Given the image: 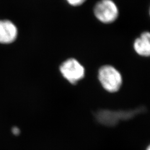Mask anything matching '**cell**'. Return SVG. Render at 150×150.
<instances>
[{
    "instance_id": "6da1fadb",
    "label": "cell",
    "mask_w": 150,
    "mask_h": 150,
    "mask_svg": "<svg viewBox=\"0 0 150 150\" xmlns=\"http://www.w3.org/2000/svg\"><path fill=\"white\" fill-rule=\"evenodd\" d=\"M97 78L105 91L111 93L118 92L123 84L122 74L115 67L110 64H105L99 68Z\"/></svg>"
},
{
    "instance_id": "7a4b0ae2",
    "label": "cell",
    "mask_w": 150,
    "mask_h": 150,
    "mask_svg": "<svg viewBox=\"0 0 150 150\" xmlns=\"http://www.w3.org/2000/svg\"><path fill=\"white\" fill-rule=\"evenodd\" d=\"M59 75L72 85H76L82 80L86 75L84 66L78 59L70 57L64 60L59 66Z\"/></svg>"
},
{
    "instance_id": "3957f363",
    "label": "cell",
    "mask_w": 150,
    "mask_h": 150,
    "mask_svg": "<svg viewBox=\"0 0 150 150\" xmlns=\"http://www.w3.org/2000/svg\"><path fill=\"white\" fill-rule=\"evenodd\" d=\"M95 17L103 24H111L119 16L118 6L113 0H98L93 8Z\"/></svg>"
},
{
    "instance_id": "277c9868",
    "label": "cell",
    "mask_w": 150,
    "mask_h": 150,
    "mask_svg": "<svg viewBox=\"0 0 150 150\" xmlns=\"http://www.w3.org/2000/svg\"><path fill=\"white\" fill-rule=\"evenodd\" d=\"M19 30L15 22L8 18H0V45L9 46L15 43Z\"/></svg>"
},
{
    "instance_id": "5b68a950",
    "label": "cell",
    "mask_w": 150,
    "mask_h": 150,
    "mask_svg": "<svg viewBox=\"0 0 150 150\" xmlns=\"http://www.w3.org/2000/svg\"><path fill=\"white\" fill-rule=\"evenodd\" d=\"M134 52L139 56L150 57V32H142L133 43Z\"/></svg>"
},
{
    "instance_id": "8992f818",
    "label": "cell",
    "mask_w": 150,
    "mask_h": 150,
    "mask_svg": "<svg viewBox=\"0 0 150 150\" xmlns=\"http://www.w3.org/2000/svg\"><path fill=\"white\" fill-rule=\"evenodd\" d=\"M66 3L71 7H77L83 5L87 0H65Z\"/></svg>"
},
{
    "instance_id": "52a82bcc",
    "label": "cell",
    "mask_w": 150,
    "mask_h": 150,
    "mask_svg": "<svg viewBox=\"0 0 150 150\" xmlns=\"http://www.w3.org/2000/svg\"><path fill=\"white\" fill-rule=\"evenodd\" d=\"M12 132L13 134L17 136L20 133V129L17 127H14L12 129Z\"/></svg>"
},
{
    "instance_id": "ba28073f",
    "label": "cell",
    "mask_w": 150,
    "mask_h": 150,
    "mask_svg": "<svg viewBox=\"0 0 150 150\" xmlns=\"http://www.w3.org/2000/svg\"><path fill=\"white\" fill-rule=\"evenodd\" d=\"M145 150H150V143L149 145H147V146L146 147Z\"/></svg>"
},
{
    "instance_id": "9c48e42d",
    "label": "cell",
    "mask_w": 150,
    "mask_h": 150,
    "mask_svg": "<svg viewBox=\"0 0 150 150\" xmlns=\"http://www.w3.org/2000/svg\"><path fill=\"white\" fill-rule=\"evenodd\" d=\"M149 15H150V7H149Z\"/></svg>"
}]
</instances>
